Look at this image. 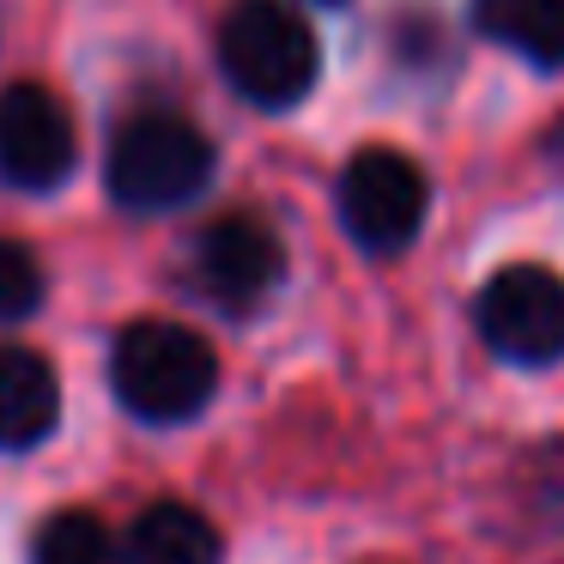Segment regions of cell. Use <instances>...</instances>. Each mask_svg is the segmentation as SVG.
I'll return each instance as SVG.
<instances>
[{
  "mask_svg": "<svg viewBox=\"0 0 564 564\" xmlns=\"http://www.w3.org/2000/svg\"><path fill=\"white\" fill-rule=\"evenodd\" d=\"M79 164V128L62 91L19 79L0 91V183L19 195H55Z\"/></svg>",
  "mask_w": 564,
  "mask_h": 564,
  "instance_id": "52a82bcc",
  "label": "cell"
},
{
  "mask_svg": "<svg viewBox=\"0 0 564 564\" xmlns=\"http://www.w3.org/2000/svg\"><path fill=\"white\" fill-rule=\"evenodd\" d=\"M122 564H225V540L195 503H152L128 522Z\"/></svg>",
  "mask_w": 564,
  "mask_h": 564,
  "instance_id": "9c48e42d",
  "label": "cell"
},
{
  "mask_svg": "<svg viewBox=\"0 0 564 564\" xmlns=\"http://www.w3.org/2000/svg\"><path fill=\"white\" fill-rule=\"evenodd\" d=\"M219 74L256 110H297L316 91L322 43L292 0H231L219 19Z\"/></svg>",
  "mask_w": 564,
  "mask_h": 564,
  "instance_id": "7a4b0ae2",
  "label": "cell"
},
{
  "mask_svg": "<svg viewBox=\"0 0 564 564\" xmlns=\"http://www.w3.org/2000/svg\"><path fill=\"white\" fill-rule=\"evenodd\" d=\"M474 328L503 365H558L564 358V273L510 261L474 292Z\"/></svg>",
  "mask_w": 564,
  "mask_h": 564,
  "instance_id": "8992f818",
  "label": "cell"
},
{
  "mask_svg": "<svg viewBox=\"0 0 564 564\" xmlns=\"http://www.w3.org/2000/svg\"><path fill=\"white\" fill-rule=\"evenodd\" d=\"M110 389L147 425H188L219 394V358L188 322H128L110 346Z\"/></svg>",
  "mask_w": 564,
  "mask_h": 564,
  "instance_id": "3957f363",
  "label": "cell"
},
{
  "mask_svg": "<svg viewBox=\"0 0 564 564\" xmlns=\"http://www.w3.org/2000/svg\"><path fill=\"white\" fill-rule=\"evenodd\" d=\"M43 261L31 243H19V237H0V328H13V322L37 316L43 304Z\"/></svg>",
  "mask_w": 564,
  "mask_h": 564,
  "instance_id": "7c38bea8",
  "label": "cell"
},
{
  "mask_svg": "<svg viewBox=\"0 0 564 564\" xmlns=\"http://www.w3.org/2000/svg\"><path fill=\"white\" fill-rule=\"evenodd\" d=\"M310 7H346V0H310Z\"/></svg>",
  "mask_w": 564,
  "mask_h": 564,
  "instance_id": "4fadbf2b",
  "label": "cell"
},
{
  "mask_svg": "<svg viewBox=\"0 0 564 564\" xmlns=\"http://www.w3.org/2000/svg\"><path fill=\"white\" fill-rule=\"evenodd\" d=\"M31 564H122V540L91 510H62L31 534Z\"/></svg>",
  "mask_w": 564,
  "mask_h": 564,
  "instance_id": "8fae6325",
  "label": "cell"
},
{
  "mask_svg": "<svg viewBox=\"0 0 564 564\" xmlns=\"http://www.w3.org/2000/svg\"><path fill=\"white\" fill-rule=\"evenodd\" d=\"M62 425V377L31 346H0V455L37 449Z\"/></svg>",
  "mask_w": 564,
  "mask_h": 564,
  "instance_id": "ba28073f",
  "label": "cell"
},
{
  "mask_svg": "<svg viewBox=\"0 0 564 564\" xmlns=\"http://www.w3.org/2000/svg\"><path fill=\"white\" fill-rule=\"evenodd\" d=\"M219 152H213L207 128L188 122L183 110H140L116 128L110 159H104V183L122 213L159 219V213H183L207 195Z\"/></svg>",
  "mask_w": 564,
  "mask_h": 564,
  "instance_id": "6da1fadb",
  "label": "cell"
},
{
  "mask_svg": "<svg viewBox=\"0 0 564 564\" xmlns=\"http://www.w3.org/2000/svg\"><path fill=\"white\" fill-rule=\"evenodd\" d=\"M431 213V183L401 147H365L334 183V219L365 256H401Z\"/></svg>",
  "mask_w": 564,
  "mask_h": 564,
  "instance_id": "277c9868",
  "label": "cell"
},
{
  "mask_svg": "<svg viewBox=\"0 0 564 564\" xmlns=\"http://www.w3.org/2000/svg\"><path fill=\"white\" fill-rule=\"evenodd\" d=\"M285 280V249L261 213H219L188 243V292L225 316H256Z\"/></svg>",
  "mask_w": 564,
  "mask_h": 564,
  "instance_id": "5b68a950",
  "label": "cell"
},
{
  "mask_svg": "<svg viewBox=\"0 0 564 564\" xmlns=\"http://www.w3.org/2000/svg\"><path fill=\"white\" fill-rule=\"evenodd\" d=\"M474 25L534 67H564V0H474Z\"/></svg>",
  "mask_w": 564,
  "mask_h": 564,
  "instance_id": "30bf717a",
  "label": "cell"
}]
</instances>
